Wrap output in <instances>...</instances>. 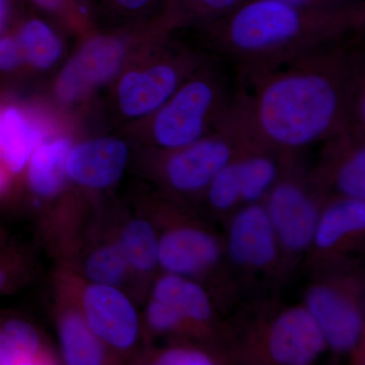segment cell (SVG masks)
<instances>
[{"label":"cell","mask_w":365,"mask_h":365,"mask_svg":"<svg viewBox=\"0 0 365 365\" xmlns=\"http://www.w3.org/2000/svg\"><path fill=\"white\" fill-rule=\"evenodd\" d=\"M21 63V52L13 39L0 40V69L11 71Z\"/></svg>","instance_id":"obj_29"},{"label":"cell","mask_w":365,"mask_h":365,"mask_svg":"<svg viewBox=\"0 0 365 365\" xmlns=\"http://www.w3.org/2000/svg\"><path fill=\"white\" fill-rule=\"evenodd\" d=\"M148 321L158 331H170L182 323L185 317L173 306L153 299L148 306Z\"/></svg>","instance_id":"obj_26"},{"label":"cell","mask_w":365,"mask_h":365,"mask_svg":"<svg viewBox=\"0 0 365 365\" xmlns=\"http://www.w3.org/2000/svg\"><path fill=\"white\" fill-rule=\"evenodd\" d=\"M230 102L222 76L207 61L151 114V136L165 150L189 145L215 130Z\"/></svg>","instance_id":"obj_3"},{"label":"cell","mask_w":365,"mask_h":365,"mask_svg":"<svg viewBox=\"0 0 365 365\" xmlns=\"http://www.w3.org/2000/svg\"><path fill=\"white\" fill-rule=\"evenodd\" d=\"M153 297L176 307L186 319L206 323L212 316L207 294L200 285L185 276L169 273L158 281Z\"/></svg>","instance_id":"obj_17"},{"label":"cell","mask_w":365,"mask_h":365,"mask_svg":"<svg viewBox=\"0 0 365 365\" xmlns=\"http://www.w3.org/2000/svg\"><path fill=\"white\" fill-rule=\"evenodd\" d=\"M240 153L215 175L206 188L209 203L218 210H227L242 200L239 173Z\"/></svg>","instance_id":"obj_23"},{"label":"cell","mask_w":365,"mask_h":365,"mask_svg":"<svg viewBox=\"0 0 365 365\" xmlns=\"http://www.w3.org/2000/svg\"><path fill=\"white\" fill-rule=\"evenodd\" d=\"M364 133L349 130L332 137L333 160L328 176L344 198L365 199Z\"/></svg>","instance_id":"obj_13"},{"label":"cell","mask_w":365,"mask_h":365,"mask_svg":"<svg viewBox=\"0 0 365 365\" xmlns=\"http://www.w3.org/2000/svg\"><path fill=\"white\" fill-rule=\"evenodd\" d=\"M187 20L208 25L232 13L246 0H173Z\"/></svg>","instance_id":"obj_25"},{"label":"cell","mask_w":365,"mask_h":365,"mask_svg":"<svg viewBox=\"0 0 365 365\" xmlns=\"http://www.w3.org/2000/svg\"><path fill=\"white\" fill-rule=\"evenodd\" d=\"M2 121L4 141L1 153L4 162L14 173L21 172L38 143L39 132L14 108L6 110Z\"/></svg>","instance_id":"obj_19"},{"label":"cell","mask_w":365,"mask_h":365,"mask_svg":"<svg viewBox=\"0 0 365 365\" xmlns=\"http://www.w3.org/2000/svg\"><path fill=\"white\" fill-rule=\"evenodd\" d=\"M220 255L215 235L200 228H176L165 232L158 241V263L177 275L203 272L217 262Z\"/></svg>","instance_id":"obj_12"},{"label":"cell","mask_w":365,"mask_h":365,"mask_svg":"<svg viewBox=\"0 0 365 365\" xmlns=\"http://www.w3.org/2000/svg\"><path fill=\"white\" fill-rule=\"evenodd\" d=\"M2 282H4V275L0 272V287H1Z\"/></svg>","instance_id":"obj_35"},{"label":"cell","mask_w":365,"mask_h":365,"mask_svg":"<svg viewBox=\"0 0 365 365\" xmlns=\"http://www.w3.org/2000/svg\"><path fill=\"white\" fill-rule=\"evenodd\" d=\"M31 2L47 13L60 16H78L85 11V0H30Z\"/></svg>","instance_id":"obj_28"},{"label":"cell","mask_w":365,"mask_h":365,"mask_svg":"<svg viewBox=\"0 0 365 365\" xmlns=\"http://www.w3.org/2000/svg\"><path fill=\"white\" fill-rule=\"evenodd\" d=\"M362 1L307 9L274 0H246L205 25L211 47L239 67L244 78L272 71L364 30Z\"/></svg>","instance_id":"obj_2"},{"label":"cell","mask_w":365,"mask_h":365,"mask_svg":"<svg viewBox=\"0 0 365 365\" xmlns=\"http://www.w3.org/2000/svg\"><path fill=\"white\" fill-rule=\"evenodd\" d=\"M60 339L66 364H100L104 357L102 344L85 319L78 314H68L60 325Z\"/></svg>","instance_id":"obj_18"},{"label":"cell","mask_w":365,"mask_h":365,"mask_svg":"<svg viewBox=\"0 0 365 365\" xmlns=\"http://www.w3.org/2000/svg\"><path fill=\"white\" fill-rule=\"evenodd\" d=\"M208 60L199 53L163 55L127 72L118 88L122 112L131 118L150 116Z\"/></svg>","instance_id":"obj_4"},{"label":"cell","mask_w":365,"mask_h":365,"mask_svg":"<svg viewBox=\"0 0 365 365\" xmlns=\"http://www.w3.org/2000/svg\"><path fill=\"white\" fill-rule=\"evenodd\" d=\"M4 182H6V181H4V174H2L1 170H0V191L4 188Z\"/></svg>","instance_id":"obj_34"},{"label":"cell","mask_w":365,"mask_h":365,"mask_svg":"<svg viewBox=\"0 0 365 365\" xmlns=\"http://www.w3.org/2000/svg\"><path fill=\"white\" fill-rule=\"evenodd\" d=\"M364 200L344 198L319 216L313 242L319 250L332 249L345 237L364 232Z\"/></svg>","instance_id":"obj_15"},{"label":"cell","mask_w":365,"mask_h":365,"mask_svg":"<svg viewBox=\"0 0 365 365\" xmlns=\"http://www.w3.org/2000/svg\"><path fill=\"white\" fill-rule=\"evenodd\" d=\"M127 160L126 144L119 139L86 141L69 151L66 174L83 186L106 188L122 176Z\"/></svg>","instance_id":"obj_11"},{"label":"cell","mask_w":365,"mask_h":365,"mask_svg":"<svg viewBox=\"0 0 365 365\" xmlns=\"http://www.w3.org/2000/svg\"><path fill=\"white\" fill-rule=\"evenodd\" d=\"M113 4L127 13H140L158 4L160 0H112Z\"/></svg>","instance_id":"obj_31"},{"label":"cell","mask_w":365,"mask_h":365,"mask_svg":"<svg viewBox=\"0 0 365 365\" xmlns=\"http://www.w3.org/2000/svg\"><path fill=\"white\" fill-rule=\"evenodd\" d=\"M304 307L318 324L328 347L347 352L359 344L364 332L361 313L344 292L329 285L314 287L307 292Z\"/></svg>","instance_id":"obj_9"},{"label":"cell","mask_w":365,"mask_h":365,"mask_svg":"<svg viewBox=\"0 0 365 365\" xmlns=\"http://www.w3.org/2000/svg\"><path fill=\"white\" fill-rule=\"evenodd\" d=\"M9 0H0V26L4 23V19L9 11Z\"/></svg>","instance_id":"obj_32"},{"label":"cell","mask_w":365,"mask_h":365,"mask_svg":"<svg viewBox=\"0 0 365 365\" xmlns=\"http://www.w3.org/2000/svg\"><path fill=\"white\" fill-rule=\"evenodd\" d=\"M162 365H211L215 360L209 353L193 348H174L163 353L158 359Z\"/></svg>","instance_id":"obj_27"},{"label":"cell","mask_w":365,"mask_h":365,"mask_svg":"<svg viewBox=\"0 0 365 365\" xmlns=\"http://www.w3.org/2000/svg\"><path fill=\"white\" fill-rule=\"evenodd\" d=\"M86 321L96 336L108 344L126 349L138 336V317L130 300L112 285L95 284L83 295Z\"/></svg>","instance_id":"obj_7"},{"label":"cell","mask_w":365,"mask_h":365,"mask_svg":"<svg viewBox=\"0 0 365 365\" xmlns=\"http://www.w3.org/2000/svg\"><path fill=\"white\" fill-rule=\"evenodd\" d=\"M289 6L307 7V9H328L348 6L359 0H274Z\"/></svg>","instance_id":"obj_30"},{"label":"cell","mask_w":365,"mask_h":365,"mask_svg":"<svg viewBox=\"0 0 365 365\" xmlns=\"http://www.w3.org/2000/svg\"><path fill=\"white\" fill-rule=\"evenodd\" d=\"M255 139L249 138L239 155L242 200L255 203L272 188L280 172V165L271 151Z\"/></svg>","instance_id":"obj_14"},{"label":"cell","mask_w":365,"mask_h":365,"mask_svg":"<svg viewBox=\"0 0 365 365\" xmlns=\"http://www.w3.org/2000/svg\"><path fill=\"white\" fill-rule=\"evenodd\" d=\"M128 263L120 245L98 250L88 259L86 273L98 284L112 285L124 277Z\"/></svg>","instance_id":"obj_24"},{"label":"cell","mask_w":365,"mask_h":365,"mask_svg":"<svg viewBox=\"0 0 365 365\" xmlns=\"http://www.w3.org/2000/svg\"><path fill=\"white\" fill-rule=\"evenodd\" d=\"M20 42L26 59L37 68H49L61 54V43L43 21H26L21 30Z\"/></svg>","instance_id":"obj_21"},{"label":"cell","mask_w":365,"mask_h":365,"mask_svg":"<svg viewBox=\"0 0 365 365\" xmlns=\"http://www.w3.org/2000/svg\"><path fill=\"white\" fill-rule=\"evenodd\" d=\"M266 347L275 364L307 365L318 359L328 345L307 307H297L283 312L273 322Z\"/></svg>","instance_id":"obj_8"},{"label":"cell","mask_w":365,"mask_h":365,"mask_svg":"<svg viewBox=\"0 0 365 365\" xmlns=\"http://www.w3.org/2000/svg\"><path fill=\"white\" fill-rule=\"evenodd\" d=\"M278 240L266 207L251 203L232 220L228 235V252L240 265L263 269L278 256Z\"/></svg>","instance_id":"obj_10"},{"label":"cell","mask_w":365,"mask_h":365,"mask_svg":"<svg viewBox=\"0 0 365 365\" xmlns=\"http://www.w3.org/2000/svg\"><path fill=\"white\" fill-rule=\"evenodd\" d=\"M119 245L128 266L138 272H150L158 263V240L146 220H136L129 223Z\"/></svg>","instance_id":"obj_20"},{"label":"cell","mask_w":365,"mask_h":365,"mask_svg":"<svg viewBox=\"0 0 365 365\" xmlns=\"http://www.w3.org/2000/svg\"><path fill=\"white\" fill-rule=\"evenodd\" d=\"M71 150L68 139L60 138L36 150L29 168L31 188L42 197L58 193L66 176V160Z\"/></svg>","instance_id":"obj_16"},{"label":"cell","mask_w":365,"mask_h":365,"mask_svg":"<svg viewBox=\"0 0 365 365\" xmlns=\"http://www.w3.org/2000/svg\"><path fill=\"white\" fill-rule=\"evenodd\" d=\"M2 141H4V121L0 117V153H2Z\"/></svg>","instance_id":"obj_33"},{"label":"cell","mask_w":365,"mask_h":365,"mask_svg":"<svg viewBox=\"0 0 365 365\" xmlns=\"http://www.w3.org/2000/svg\"><path fill=\"white\" fill-rule=\"evenodd\" d=\"M39 350V336L26 322H7L0 331V364H30Z\"/></svg>","instance_id":"obj_22"},{"label":"cell","mask_w":365,"mask_h":365,"mask_svg":"<svg viewBox=\"0 0 365 365\" xmlns=\"http://www.w3.org/2000/svg\"><path fill=\"white\" fill-rule=\"evenodd\" d=\"M278 242L292 253L309 248L314 242L319 211L304 187L284 180L275 185L269 195L267 207Z\"/></svg>","instance_id":"obj_6"},{"label":"cell","mask_w":365,"mask_h":365,"mask_svg":"<svg viewBox=\"0 0 365 365\" xmlns=\"http://www.w3.org/2000/svg\"><path fill=\"white\" fill-rule=\"evenodd\" d=\"M336 43L245 78L235 105L258 143L288 153L351 129L353 100L365 85L359 52Z\"/></svg>","instance_id":"obj_1"},{"label":"cell","mask_w":365,"mask_h":365,"mask_svg":"<svg viewBox=\"0 0 365 365\" xmlns=\"http://www.w3.org/2000/svg\"><path fill=\"white\" fill-rule=\"evenodd\" d=\"M126 48L121 40L100 37L91 40L66 64L56 83L62 102L81 100L111 79L123 64Z\"/></svg>","instance_id":"obj_5"}]
</instances>
